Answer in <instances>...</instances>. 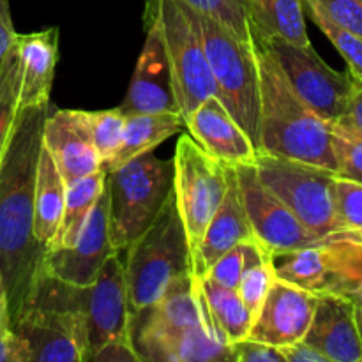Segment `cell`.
Listing matches in <instances>:
<instances>
[{"instance_id": "484cf974", "label": "cell", "mask_w": 362, "mask_h": 362, "mask_svg": "<svg viewBox=\"0 0 362 362\" xmlns=\"http://www.w3.org/2000/svg\"><path fill=\"white\" fill-rule=\"evenodd\" d=\"M105 180L106 170L101 168L98 172L90 173V175H85L67 184L62 221H60L59 232H57L52 250H55V247H69L76 243L92 209L95 207L99 197L105 191Z\"/></svg>"}, {"instance_id": "74e56055", "label": "cell", "mask_w": 362, "mask_h": 362, "mask_svg": "<svg viewBox=\"0 0 362 362\" xmlns=\"http://www.w3.org/2000/svg\"><path fill=\"white\" fill-rule=\"evenodd\" d=\"M232 362H285L281 350L278 346L244 338L230 345Z\"/></svg>"}, {"instance_id": "4fadbf2b", "label": "cell", "mask_w": 362, "mask_h": 362, "mask_svg": "<svg viewBox=\"0 0 362 362\" xmlns=\"http://www.w3.org/2000/svg\"><path fill=\"white\" fill-rule=\"evenodd\" d=\"M69 299L85 320L87 362L106 341L129 334V300L122 253L115 251L105 262L92 285H69Z\"/></svg>"}, {"instance_id": "4dcf8cb0", "label": "cell", "mask_w": 362, "mask_h": 362, "mask_svg": "<svg viewBox=\"0 0 362 362\" xmlns=\"http://www.w3.org/2000/svg\"><path fill=\"white\" fill-rule=\"evenodd\" d=\"M88 133L92 144L103 159V166L115 156L120 141H122L124 122L126 115L120 108L99 110V112H85Z\"/></svg>"}, {"instance_id": "d4e9b609", "label": "cell", "mask_w": 362, "mask_h": 362, "mask_svg": "<svg viewBox=\"0 0 362 362\" xmlns=\"http://www.w3.org/2000/svg\"><path fill=\"white\" fill-rule=\"evenodd\" d=\"M251 35L310 45L303 0H246Z\"/></svg>"}, {"instance_id": "603a6c76", "label": "cell", "mask_w": 362, "mask_h": 362, "mask_svg": "<svg viewBox=\"0 0 362 362\" xmlns=\"http://www.w3.org/2000/svg\"><path fill=\"white\" fill-rule=\"evenodd\" d=\"M186 127L180 113H133L126 115L122 141L105 170L119 168L131 159L152 152L168 138L182 133Z\"/></svg>"}, {"instance_id": "e0dca14e", "label": "cell", "mask_w": 362, "mask_h": 362, "mask_svg": "<svg viewBox=\"0 0 362 362\" xmlns=\"http://www.w3.org/2000/svg\"><path fill=\"white\" fill-rule=\"evenodd\" d=\"M147 37L138 57L127 95L119 106L124 115L133 113H180L173 92L172 73L158 28L145 25Z\"/></svg>"}, {"instance_id": "2e32d148", "label": "cell", "mask_w": 362, "mask_h": 362, "mask_svg": "<svg viewBox=\"0 0 362 362\" xmlns=\"http://www.w3.org/2000/svg\"><path fill=\"white\" fill-rule=\"evenodd\" d=\"M42 147L66 184L105 168L92 144L83 110H52L42 126Z\"/></svg>"}, {"instance_id": "d6986e66", "label": "cell", "mask_w": 362, "mask_h": 362, "mask_svg": "<svg viewBox=\"0 0 362 362\" xmlns=\"http://www.w3.org/2000/svg\"><path fill=\"white\" fill-rule=\"evenodd\" d=\"M193 140L225 166L253 165L258 148L246 131L233 120L218 95L205 99L186 119Z\"/></svg>"}, {"instance_id": "5b68a950", "label": "cell", "mask_w": 362, "mask_h": 362, "mask_svg": "<svg viewBox=\"0 0 362 362\" xmlns=\"http://www.w3.org/2000/svg\"><path fill=\"white\" fill-rule=\"evenodd\" d=\"M13 331L28 349L30 362H87L85 320L71 304L69 283L42 272Z\"/></svg>"}, {"instance_id": "bcb514c9", "label": "cell", "mask_w": 362, "mask_h": 362, "mask_svg": "<svg viewBox=\"0 0 362 362\" xmlns=\"http://www.w3.org/2000/svg\"><path fill=\"white\" fill-rule=\"evenodd\" d=\"M356 324H357V331H359V338L362 343V303H356Z\"/></svg>"}, {"instance_id": "7a4b0ae2", "label": "cell", "mask_w": 362, "mask_h": 362, "mask_svg": "<svg viewBox=\"0 0 362 362\" xmlns=\"http://www.w3.org/2000/svg\"><path fill=\"white\" fill-rule=\"evenodd\" d=\"M253 48L260 78L258 152L336 173L332 126L293 92L279 64L260 41L253 39Z\"/></svg>"}, {"instance_id": "30bf717a", "label": "cell", "mask_w": 362, "mask_h": 362, "mask_svg": "<svg viewBox=\"0 0 362 362\" xmlns=\"http://www.w3.org/2000/svg\"><path fill=\"white\" fill-rule=\"evenodd\" d=\"M262 182L320 239L339 232L332 205L336 173L320 166L258 152L253 163Z\"/></svg>"}, {"instance_id": "1f68e13d", "label": "cell", "mask_w": 362, "mask_h": 362, "mask_svg": "<svg viewBox=\"0 0 362 362\" xmlns=\"http://www.w3.org/2000/svg\"><path fill=\"white\" fill-rule=\"evenodd\" d=\"M182 2L198 13L211 16L240 41H253L250 32V20H247L246 0H182Z\"/></svg>"}, {"instance_id": "ba28073f", "label": "cell", "mask_w": 362, "mask_h": 362, "mask_svg": "<svg viewBox=\"0 0 362 362\" xmlns=\"http://www.w3.org/2000/svg\"><path fill=\"white\" fill-rule=\"evenodd\" d=\"M144 23L158 28L168 59L177 105L186 124L187 117L205 99L216 95L214 78L191 7L182 0H145Z\"/></svg>"}, {"instance_id": "836d02e7", "label": "cell", "mask_w": 362, "mask_h": 362, "mask_svg": "<svg viewBox=\"0 0 362 362\" xmlns=\"http://www.w3.org/2000/svg\"><path fill=\"white\" fill-rule=\"evenodd\" d=\"M276 279V267H274V257L271 253L265 255L260 262L247 269L244 276L240 278L239 286H237V293L240 299L244 300L247 310L253 315V320L257 313L260 311L262 304H264L265 297H267L269 290H271L272 283Z\"/></svg>"}, {"instance_id": "277c9868", "label": "cell", "mask_w": 362, "mask_h": 362, "mask_svg": "<svg viewBox=\"0 0 362 362\" xmlns=\"http://www.w3.org/2000/svg\"><path fill=\"white\" fill-rule=\"evenodd\" d=\"M120 253L129 315L158 303L175 283L193 278V258L173 189L148 228Z\"/></svg>"}, {"instance_id": "ab89813d", "label": "cell", "mask_w": 362, "mask_h": 362, "mask_svg": "<svg viewBox=\"0 0 362 362\" xmlns=\"http://www.w3.org/2000/svg\"><path fill=\"white\" fill-rule=\"evenodd\" d=\"M331 126L354 134V136L362 138V81L354 80L345 115L336 120V122H332Z\"/></svg>"}, {"instance_id": "7c38bea8", "label": "cell", "mask_w": 362, "mask_h": 362, "mask_svg": "<svg viewBox=\"0 0 362 362\" xmlns=\"http://www.w3.org/2000/svg\"><path fill=\"white\" fill-rule=\"evenodd\" d=\"M233 170L255 240L272 257L327 243L308 230L300 219L262 182L253 165H240Z\"/></svg>"}, {"instance_id": "e575fe53", "label": "cell", "mask_w": 362, "mask_h": 362, "mask_svg": "<svg viewBox=\"0 0 362 362\" xmlns=\"http://www.w3.org/2000/svg\"><path fill=\"white\" fill-rule=\"evenodd\" d=\"M332 205H334V218L339 226V232L362 228L361 182L336 175L332 180Z\"/></svg>"}, {"instance_id": "5bb4252c", "label": "cell", "mask_w": 362, "mask_h": 362, "mask_svg": "<svg viewBox=\"0 0 362 362\" xmlns=\"http://www.w3.org/2000/svg\"><path fill=\"white\" fill-rule=\"evenodd\" d=\"M108 209L110 197L105 187L76 243L69 247L49 250L45 257L42 271L69 285H92L105 262L115 253L110 239Z\"/></svg>"}, {"instance_id": "7402d4cb", "label": "cell", "mask_w": 362, "mask_h": 362, "mask_svg": "<svg viewBox=\"0 0 362 362\" xmlns=\"http://www.w3.org/2000/svg\"><path fill=\"white\" fill-rule=\"evenodd\" d=\"M66 187V180L53 163L52 156L41 147L34 184V230L35 239L45 247L46 253L53 247L62 221Z\"/></svg>"}, {"instance_id": "8d00e7d4", "label": "cell", "mask_w": 362, "mask_h": 362, "mask_svg": "<svg viewBox=\"0 0 362 362\" xmlns=\"http://www.w3.org/2000/svg\"><path fill=\"white\" fill-rule=\"evenodd\" d=\"M317 7L332 23L362 39V0H303Z\"/></svg>"}, {"instance_id": "8fae6325", "label": "cell", "mask_w": 362, "mask_h": 362, "mask_svg": "<svg viewBox=\"0 0 362 362\" xmlns=\"http://www.w3.org/2000/svg\"><path fill=\"white\" fill-rule=\"evenodd\" d=\"M281 67L286 81L297 95L329 124L341 119L349 106L354 78L332 69L313 45H292L278 37H257Z\"/></svg>"}, {"instance_id": "4316f807", "label": "cell", "mask_w": 362, "mask_h": 362, "mask_svg": "<svg viewBox=\"0 0 362 362\" xmlns=\"http://www.w3.org/2000/svg\"><path fill=\"white\" fill-rule=\"evenodd\" d=\"M276 276L313 293H331L332 269L325 244L274 257Z\"/></svg>"}, {"instance_id": "9a60e30c", "label": "cell", "mask_w": 362, "mask_h": 362, "mask_svg": "<svg viewBox=\"0 0 362 362\" xmlns=\"http://www.w3.org/2000/svg\"><path fill=\"white\" fill-rule=\"evenodd\" d=\"M317 299L318 293L276 276L246 338L278 349L304 339L313 318Z\"/></svg>"}, {"instance_id": "ffe728a7", "label": "cell", "mask_w": 362, "mask_h": 362, "mask_svg": "<svg viewBox=\"0 0 362 362\" xmlns=\"http://www.w3.org/2000/svg\"><path fill=\"white\" fill-rule=\"evenodd\" d=\"M304 341L324 354L329 362H362L356 303L339 293H318Z\"/></svg>"}, {"instance_id": "b9f144b4", "label": "cell", "mask_w": 362, "mask_h": 362, "mask_svg": "<svg viewBox=\"0 0 362 362\" xmlns=\"http://www.w3.org/2000/svg\"><path fill=\"white\" fill-rule=\"evenodd\" d=\"M279 350H281L283 357H285V362H329L324 354L318 352L315 346H311L304 339L279 346Z\"/></svg>"}, {"instance_id": "f6af8a7d", "label": "cell", "mask_w": 362, "mask_h": 362, "mask_svg": "<svg viewBox=\"0 0 362 362\" xmlns=\"http://www.w3.org/2000/svg\"><path fill=\"white\" fill-rule=\"evenodd\" d=\"M327 240H346V243H354L362 246V228L341 230V232H336L332 235H329Z\"/></svg>"}, {"instance_id": "3957f363", "label": "cell", "mask_w": 362, "mask_h": 362, "mask_svg": "<svg viewBox=\"0 0 362 362\" xmlns=\"http://www.w3.org/2000/svg\"><path fill=\"white\" fill-rule=\"evenodd\" d=\"M129 336L145 362H232L230 343L209 325L194 276L131 313Z\"/></svg>"}, {"instance_id": "6da1fadb", "label": "cell", "mask_w": 362, "mask_h": 362, "mask_svg": "<svg viewBox=\"0 0 362 362\" xmlns=\"http://www.w3.org/2000/svg\"><path fill=\"white\" fill-rule=\"evenodd\" d=\"M52 103L18 110L0 159V269L9 297L11 327L42 276L46 250L35 239L34 184L42 126Z\"/></svg>"}, {"instance_id": "d6a6232c", "label": "cell", "mask_w": 362, "mask_h": 362, "mask_svg": "<svg viewBox=\"0 0 362 362\" xmlns=\"http://www.w3.org/2000/svg\"><path fill=\"white\" fill-rule=\"evenodd\" d=\"M18 117V69L13 46L0 66V159Z\"/></svg>"}, {"instance_id": "ac0fdd59", "label": "cell", "mask_w": 362, "mask_h": 362, "mask_svg": "<svg viewBox=\"0 0 362 362\" xmlns=\"http://www.w3.org/2000/svg\"><path fill=\"white\" fill-rule=\"evenodd\" d=\"M13 53L18 69V110L49 105L59 62V27L16 34Z\"/></svg>"}, {"instance_id": "f1b7e54d", "label": "cell", "mask_w": 362, "mask_h": 362, "mask_svg": "<svg viewBox=\"0 0 362 362\" xmlns=\"http://www.w3.org/2000/svg\"><path fill=\"white\" fill-rule=\"evenodd\" d=\"M267 253L269 251L255 239L244 240L226 251L221 258H218L205 276H209L212 281L219 283V285L237 290L244 272L253 267L257 262H260Z\"/></svg>"}, {"instance_id": "f546056e", "label": "cell", "mask_w": 362, "mask_h": 362, "mask_svg": "<svg viewBox=\"0 0 362 362\" xmlns=\"http://www.w3.org/2000/svg\"><path fill=\"white\" fill-rule=\"evenodd\" d=\"M304 4V13H308V16L313 20V23L327 35L329 41L332 42L336 49L339 52V55L345 59L346 66H349V73L354 80L362 81V39L354 35L352 32L345 30V28L338 27L336 23H332L325 14H322L311 4Z\"/></svg>"}, {"instance_id": "cb8c5ba5", "label": "cell", "mask_w": 362, "mask_h": 362, "mask_svg": "<svg viewBox=\"0 0 362 362\" xmlns=\"http://www.w3.org/2000/svg\"><path fill=\"white\" fill-rule=\"evenodd\" d=\"M194 286L204 303L209 325L226 343L240 341L250 332L253 315L237 290L212 281L209 276H194Z\"/></svg>"}, {"instance_id": "52a82bcc", "label": "cell", "mask_w": 362, "mask_h": 362, "mask_svg": "<svg viewBox=\"0 0 362 362\" xmlns=\"http://www.w3.org/2000/svg\"><path fill=\"white\" fill-rule=\"evenodd\" d=\"M110 239L122 251L148 228L173 189V159L147 152L106 172Z\"/></svg>"}, {"instance_id": "83f0119b", "label": "cell", "mask_w": 362, "mask_h": 362, "mask_svg": "<svg viewBox=\"0 0 362 362\" xmlns=\"http://www.w3.org/2000/svg\"><path fill=\"white\" fill-rule=\"evenodd\" d=\"M325 251L332 269L331 293L362 303V246L346 240H327Z\"/></svg>"}, {"instance_id": "60d3db41", "label": "cell", "mask_w": 362, "mask_h": 362, "mask_svg": "<svg viewBox=\"0 0 362 362\" xmlns=\"http://www.w3.org/2000/svg\"><path fill=\"white\" fill-rule=\"evenodd\" d=\"M0 362H30L27 345L13 329L0 331Z\"/></svg>"}, {"instance_id": "44dd1931", "label": "cell", "mask_w": 362, "mask_h": 362, "mask_svg": "<svg viewBox=\"0 0 362 362\" xmlns=\"http://www.w3.org/2000/svg\"><path fill=\"white\" fill-rule=\"evenodd\" d=\"M226 168H228V189L202 237L197 257L193 260L194 276L207 274L216 260L232 250L235 244L255 239L243 200H240L235 170L232 166H226Z\"/></svg>"}, {"instance_id": "d590c367", "label": "cell", "mask_w": 362, "mask_h": 362, "mask_svg": "<svg viewBox=\"0 0 362 362\" xmlns=\"http://www.w3.org/2000/svg\"><path fill=\"white\" fill-rule=\"evenodd\" d=\"M334 154L338 168L336 175L362 184V138L332 127Z\"/></svg>"}, {"instance_id": "8992f818", "label": "cell", "mask_w": 362, "mask_h": 362, "mask_svg": "<svg viewBox=\"0 0 362 362\" xmlns=\"http://www.w3.org/2000/svg\"><path fill=\"white\" fill-rule=\"evenodd\" d=\"M216 83V95L258 148L260 78L253 41L244 42L223 25L191 7Z\"/></svg>"}, {"instance_id": "7bdbcfd3", "label": "cell", "mask_w": 362, "mask_h": 362, "mask_svg": "<svg viewBox=\"0 0 362 362\" xmlns=\"http://www.w3.org/2000/svg\"><path fill=\"white\" fill-rule=\"evenodd\" d=\"M18 32L14 30L13 16H11L9 0H0V66L6 59L7 52L13 46Z\"/></svg>"}, {"instance_id": "ee69618b", "label": "cell", "mask_w": 362, "mask_h": 362, "mask_svg": "<svg viewBox=\"0 0 362 362\" xmlns=\"http://www.w3.org/2000/svg\"><path fill=\"white\" fill-rule=\"evenodd\" d=\"M11 313L9 297H7L6 281H4L2 269H0V331H11Z\"/></svg>"}, {"instance_id": "9c48e42d", "label": "cell", "mask_w": 362, "mask_h": 362, "mask_svg": "<svg viewBox=\"0 0 362 362\" xmlns=\"http://www.w3.org/2000/svg\"><path fill=\"white\" fill-rule=\"evenodd\" d=\"M172 159L173 197L194 260L205 228L228 189V168L209 156L191 134L182 133Z\"/></svg>"}, {"instance_id": "f35d334b", "label": "cell", "mask_w": 362, "mask_h": 362, "mask_svg": "<svg viewBox=\"0 0 362 362\" xmlns=\"http://www.w3.org/2000/svg\"><path fill=\"white\" fill-rule=\"evenodd\" d=\"M88 362H144L133 346L129 334L119 336L99 346Z\"/></svg>"}]
</instances>
